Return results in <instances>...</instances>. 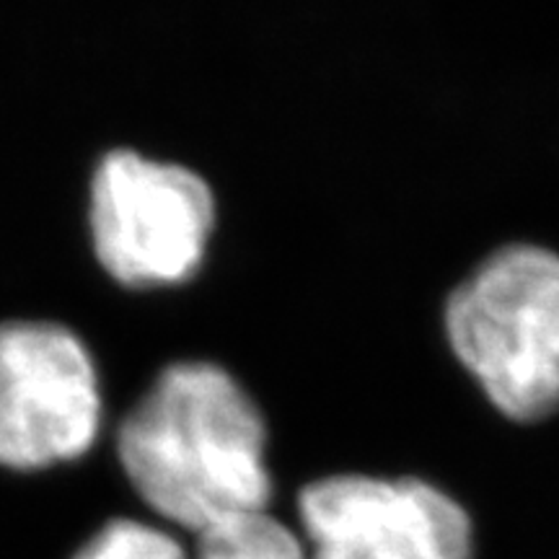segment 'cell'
Masks as SVG:
<instances>
[{"instance_id":"2","label":"cell","mask_w":559,"mask_h":559,"mask_svg":"<svg viewBox=\"0 0 559 559\" xmlns=\"http://www.w3.org/2000/svg\"><path fill=\"white\" fill-rule=\"evenodd\" d=\"M456 360L500 415L542 423L559 412V254L510 243L445 300Z\"/></svg>"},{"instance_id":"4","label":"cell","mask_w":559,"mask_h":559,"mask_svg":"<svg viewBox=\"0 0 559 559\" xmlns=\"http://www.w3.org/2000/svg\"><path fill=\"white\" fill-rule=\"evenodd\" d=\"M102 394L79 334L50 321L0 326V466L73 461L99 436Z\"/></svg>"},{"instance_id":"7","label":"cell","mask_w":559,"mask_h":559,"mask_svg":"<svg viewBox=\"0 0 559 559\" xmlns=\"http://www.w3.org/2000/svg\"><path fill=\"white\" fill-rule=\"evenodd\" d=\"M73 559H187L174 536L140 521H111Z\"/></svg>"},{"instance_id":"5","label":"cell","mask_w":559,"mask_h":559,"mask_svg":"<svg viewBox=\"0 0 559 559\" xmlns=\"http://www.w3.org/2000/svg\"><path fill=\"white\" fill-rule=\"evenodd\" d=\"M309 559H474L472 519L430 481L340 474L298 498Z\"/></svg>"},{"instance_id":"6","label":"cell","mask_w":559,"mask_h":559,"mask_svg":"<svg viewBox=\"0 0 559 559\" xmlns=\"http://www.w3.org/2000/svg\"><path fill=\"white\" fill-rule=\"evenodd\" d=\"M198 536V559H309L298 536L267 510L236 515Z\"/></svg>"},{"instance_id":"3","label":"cell","mask_w":559,"mask_h":559,"mask_svg":"<svg viewBox=\"0 0 559 559\" xmlns=\"http://www.w3.org/2000/svg\"><path fill=\"white\" fill-rule=\"evenodd\" d=\"M91 239L117 283H185L205 260L215 226L207 181L177 164L111 151L91 181Z\"/></svg>"},{"instance_id":"1","label":"cell","mask_w":559,"mask_h":559,"mask_svg":"<svg viewBox=\"0 0 559 559\" xmlns=\"http://www.w3.org/2000/svg\"><path fill=\"white\" fill-rule=\"evenodd\" d=\"M117 453L143 502L194 534L272 498L262 412L213 362L166 368L124 417Z\"/></svg>"}]
</instances>
